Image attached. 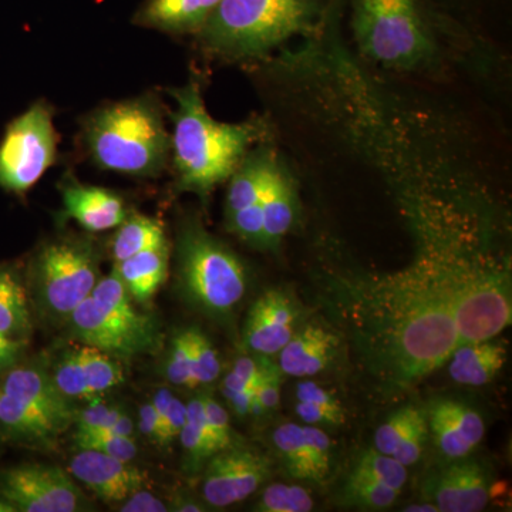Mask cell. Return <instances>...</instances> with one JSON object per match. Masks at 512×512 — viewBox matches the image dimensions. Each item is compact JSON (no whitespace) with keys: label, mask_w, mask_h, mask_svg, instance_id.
<instances>
[{"label":"cell","mask_w":512,"mask_h":512,"mask_svg":"<svg viewBox=\"0 0 512 512\" xmlns=\"http://www.w3.org/2000/svg\"><path fill=\"white\" fill-rule=\"evenodd\" d=\"M171 94L178 106L171 136L178 187L204 197L229 180L264 127L256 120L229 124L212 119L195 82Z\"/></svg>","instance_id":"cell-1"},{"label":"cell","mask_w":512,"mask_h":512,"mask_svg":"<svg viewBox=\"0 0 512 512\" xmlns=\"http://www.w3.org/2000/svg\"><path fill=\"white\" fill-rule=\"evenodd\" d=\"M336 0H222L197 33L201 46L227 59L265 55L325 22Z\"/></svg>","instance_id":"cell-2"},{"label":"cell","mask_w":512,"mask_h":512,"mask_svg":"<svg viewBox=\"0 0 512 512\" xmlns=\"http://www.w3.org/2000/svg\"><path fill=\"white\" fill-rule=\"evenodd\" d=\"M83 134L94 164L113 173L156 177L170 158L163 110L151 96L100 107L84 120Z\"/></svg>","instance_id":"cell-3"},{"label":"cell","mask_w":512,"mask_h":512,"mask_svg":"<svg viewBox=\"0 0 512 512\" xmlns=\"http://www.w3.org/2000/svg\"><path fill=\"white\" fill-rule=\"evenodd\" d=\"M350 12L360 50L383 66L414 69L433 53L426 0H350Z\"/></svg>","instance_id":"cell-4"},{"label":"cell","mask_w":512,"mask_h":512,"mask_svg":"<svg viewBox=\"0 0 512 512\" xmlns=\"http://www.w3.org/2000/svg\"><path fill=\"white\" fill-rule=\"evenodd\" d=\"M178 279L188 301L212 318H227L247 293L237 255L198 221H187L177 245Z\"/></svg>","instance_id":"cell-5"},{"label":"cell","mask_w":512,"mask_h":512,"mask_svg":"<svg viewBox=\"0 0 512 512\" xmlns=\"http://www.w3.org/2000/svg\"><path fill=\"white\" fill-rule=\"evenodd\" d=\"M33 271L40 302L53 315L66 319L92 296L100 281L96 249L83 239H57L43 245Z\"/></svg>","instance_id":"cell-6"},{"label":"cell","mask_w":512,"mask_h":512,"mask_svg":"<svg viewBox=\"0 0 512 512\" xmlns=\"http://www.w3.org/2000/svg\"><path fill=\"white\" fill-rule=\"evenodd\" d=\"M52 109L33 104L6 127L0 141V188L23 195L52 167L57 154Z\"/></svg>","instance_id":"cell-7"},{"label":"cell","mask_w":512,"mask_h":512,"mask_svg":"<svg viewBox=\"0 0 512 512\" xmlns=\"http://www.w3.org/2000/svg\"><path fill=\"white\" fill-rule=\"evenodd\" d=\"M74 338L116 357H131L153 352L158 345V326L151 316L128 319L119 313L100 308L92 296L80 303L69 316Z\"/></svg>","instance_id":"cell-8"},{"label":"cell","mask_w":512,"mask_h":512,"mask_svg":"<svg viewBox=\"0 0 512 512\" xmlns=\"http://www.w3.org/2000/svg\"><path fill=\"white\" fill-rule=\"evenodd\" d=\"M0 497L19 512L89 510V500L63 468L20 464L0 473Z\"/></svg>","instance_id":"cell-9"},{"label":"cell","mask_w":512,"mask_h":512,"mask_svg":"<svg viewBox=\"0 0 512 512\" xmlns=\"http://www.w3.org/2000/svg\"><path fill=\"white\" fill-rule=\"evenodd\" d=\"M271 474V461L264 454L252 448L229 447L208 460L202 495L212 507H229L251 497Z\"/></svg>","instance_id":"cell-10"},{"label":"cell","mask_w":512,"mask_h":512,"mask_svg":"<svg viewBox=\"0 0 512 512\" xmlns=\"http://www.w3.org/2000/svg\"><path fill=\"white\" fill-rule=\"evenodd\" d=\"M295 305L285 292H265L249 309L244 328V345L258 356L278 355L295 335Z\"/></svg>","instance_id":"cell-11"},{"label":"cell","mask_w":512,"mask_h":512,"mask_svg":"<svg viewBox=\"0 0 512 512\" xmlns=\"http://www.w3.org/2000/svg\"><path fill=\"white\" fill-rule=\"evenodd\" d=\"M69 468L77 481L109 504L121 503L148 483L137 467L99 451H80L70 460Z\"/></svg>","instance_id":"cell-12"},{"label":"cell","mask_w":512,"mask_h":512,"mask_svg":"<svg viewBox=\"0 0 512 512\" xmlns=\"http://www.w3.org/2000/svg\"><path fill=\"white\" fill-rule=\"evenodd\" d=\"M427 423L434 444L450 460L467 457L484 439L485 424L480 414L454 400L434 404Z\"/></svg>","instance_id":"cell-13"},{"label":"cell","mask_w":512,"mask_h":512,"mask_svg":"<svg viewBox=\"0 0 512 512\" xmlns=\"http://www.w3.org/2000/svg\"><path fill=\"white\" fill-rule=\"evenodd\" d=\"M0 392L16 397L35 407L55 421L63 433L74 423L77 410L69 397L60 392L59 387L43 370L32 366H15L6 372Z\"/></svg>","instance_id":"cell-14"},{"label":"cell","mask_w":512,"mask_h":512,"mask_svg":"<svg viewBox=\"0 0 512 512\" xmlns=\"http://www.w3.org/2000/svg\"><path fill=\"white\" fill-rule=\"evenodd\" d=\"M430 498L440 512L483 511L490 501L487 473L473 461L451 464L431 484Z\"/></svg>","instance_id":"cell-15"},{"label":"cell","mask_w":512,"mask_h":512,"mask_svg":"<svg viewBox=\"0 0 512 512\" xmlns=\"http://www.w3.org/2000/svg\"><path fill=\"white\" fill-rule=\"evenodd\" d=\"M62 198L67 217L90 232L117 228L127 217L123 198L106 188L70 180L63 184Z\"/></svg>","instance_id":"cell-16"},{"label":"cell","mask_w":512,"mask_h":512,"mask_svg":"<svg viewBox=\"0 0 512 512\" xmlns=\"http://www.w3.org/2000/svg\"><path fill=\"white\" fill-rule=\"evenodd\" d=\"M222 0H144L134 25L170 35H197Z\"/></svg>","instance_id":"cell-17"},{"label":"cell","mask_w":512,"mask_h":512,"mask_svg":"<svg viewBox=\"0 0 512 512\" xmlns=\"http://www.w3.org/2000/svg\"><path fill=\"white\" fill-rule=\"evenodd\" d=\"M338 348V336L320 326H306L279 352L278 366L286 376H316L335 360Z\"/></svg>","instance_id":"cell-18"},{"label":"cell","mask_w":512,"mask_h":512,"mask_svg":"<svg viewBox=\"0 0 512 512\" xmlns=\"http://www.w3.org/2000/svg\"><path fill=\"white\" fill-rule=\"evenodd\" d=\"M266 248L275 247L288 234L296 214V192L291 175L272 156L261 195Z\"/></svg>","instance_id":"cell-19"},{"label":"cell","mask_w":512,"mask_h":512,"mask_svg":"<svg viewBox=\"0 0 512 512\" xmlns=\"http://www.w3.org/2000/svg\"><path fill=\"white\" fill-rule=\"evenodd\" d=\"M450 359L451 379L463 386L478 387L490 383L503 370L507 350L503 343L488 339L458 346Z\"/></svg>","instance_id":"cell-20"},{"label":"cell","mask_w":512,"mask_h":512,"mask_svg":"<svg viewBox=\"0 0 512 512\" xmlns=\"http://www.w3.org/2000/svg\"><path fill=\"white\" fill-rule=\"evenodd\" d=\"M0 430L10 440L50 446L62 429L30 404L0 392Z\"/></svg>","instance_id":"cell-21"},{"label":"cell","mask_w":512,"mask_h":512,"mask_svg":"<svg viewBox=\"0 0 512 512\" xmlns=\"http://www.w3.org/2000/svg\"><path fill=\"white\" fill-rule=\"evenodd\" d=\"M168 244L160 248L148 249L116 262L114 269L120 276L131 298L137 302H147L164 284L168 275Z\"/></svg>","instance_id":"cell-22"},{"label":"cell","mask_w":512,"mask_h":512,"mask_svg":"<svg viewBox=\"0 0 512 512\" xmlns=\"http://www.w3.org/2000/svg\"><path fill=\"white\" fill-rule=\"evenodd\" d=\"M32 330L28 293L18 272L0 265V332L12 338L26 339Z\"/></svg>","instance_id":"cell-23"},{"label":"cell","mask_w":512,"mask_h":512,"mask_svg":"<svg viewBox=\"0 0 512 512\" xmlns=\"http://www.w3.org/2000/svg\"><path fill=\"white\" fill-rule=\"evenodd\" d=\"M111 242L114 261L121 262L130 256L167 245L163 222L143 214H131L117 227Z\"/></svg>","instance_id":"cell-24"},{"label":"cell","mask_w":512,"mask_h":512,"mask_svg":"<svg viewBox=\"0 0 512 512\" xmlns=\"http://www.w3.org/2000/svg\"><path fill=\"white\" fill-rule=\"evenodd\" d=\"M272 441L293 478L322 483L303 437L302 426L295 423L282 424L274 431Z\"/></svg>","instance_id":"cell-25"},{"label":"cell","mask_w":512,"mask_h":512,"mask_svg":"<svg viewBox=\"0 0 512 512\" xmlns=\"http://www.w3.org/2000/svg\"><path fill=\"white\" fill-rule=\"evenodd\" d=\"M178 439L183 444L188 463L192 468H200L205 461L210 460V457L217 453L212 443L207 419H205L202 397H195L187 404V421Z\"/></svg>","instance_id":"cell-26"},{"label":"cell","mask_w":512,"mask_h":512,"mask_svg":"<svg viewBox=\"0 0 512 512\" xmlns=\"http://www.w3.org/2000/svg\"><path fill=\"white\" fill-rule=\"evenodd\" d=\"M76 352L80 363H82L84 377H86L92 399L123 383V367L116 357L87 345L77 346Z\"/></svg>","instance_id":"cell-27"},{"label":"cell","mask_w":512,"mask_h":512,"mask_svg":"<svg viewBox=\"0 0 512 512\" xmlns=\"http://www.w3.org/2000/svg\"><path fill=\"white\" fill-rule=\"evenodd\" d=\"M402 490L389 487L372 480V478L355 476L350 474L345 491H343V500L345 504L352 507L367 508V510H386L396 503Z\"/></svg>","instance_id":"cell-28"},{"label":"cell","mask_w":512,"mask_h":512,"mask_svg":"<svg viewBox=\"0 0 512 512\" xmlns=\"http://www.w3.org/2000/svg\"><path fill=\"white\" fill-rule=\"evenodd\" d=\"M350 474L372 478V480L397 488V490H402L407 481V467L403 466L396 458L377 450L363 453Z\"/></svg>","instance_id":"cell-29"},{"label":"cell","mask_w":512,"mask_h":512,"mask_svg":"<svg viewBox=\"0 0 512 512\" xmlns=\"http://www.w3.org/2000/svg\"><path fill=\"white\" fill-rule=\"evenodd\" d=\"M312 495L299 485L272 484L262 491L255 510L261 512H309L313 510Z\"/></svg>","instance_id":"cell-30"},{"label":"cell","mask_w":512,"mask_h":512,"mask_svg":"<svg viewBox=\"0 0 512 512\" xmlns=\"http://www.w3.org/2000/svg\"><path fill=\"white\" fill-rule=\"evenodd\" d=\"M424 416L423 410L414 406L403 407L389 417L375 434L376 450L380 453L393 456L396 448L402 443L414 424Z\"/></svg>","instance_id":"cell-31"},{"label":"cell","mask_w":512,"mask_h":512,"mask_svg":"<svg viewBox=\"0 0 512 512\" xmlns=\"http://www.w3.org/2000/svg\"><path fill=\"white\" fill-rule=\"evenodd\" d=\"M52 379L60 392L66 394L69 399L92 400L76 348L67 349L63 353L57 362Z\"/></svg>","instance_id":"cell-32"},{"label":"cell","mask_w":512,"mask_h":512,"mask_svg":"<svg viewBox=\"0 0 512 512\" xmlns=\"http://www.w3.org/2000/svg\"><path fill=\"white\" fill-rule=\"evenodd\" d=\"M188 332H190L195 386L214 383L221 373L220 356L217 350L200 329L191 328Z\"/></svg>","instance_id":"cell-33"},{"label":"cell","mask_w":512,"mask_h":512,"mask_svg":"<svg viewBox=\"0 0 512 512\" xmlns=\"http://www.w3.org/2000/svg\"><path fill=\"white\" fill-rule=\"evenodd\" d=\"M165 375H167L168 382L174 384V386L191 387V389L197 387L194 380L191 340L188 329L174 336L167 356Z\"/></svg>","instance_id":"cell-34"},{"label":"cell","mask_w":512,"mask_h":512,"mask_svg":"<svg viewBox=\"0 0 512 512\" xmlns=\"http://www.w3.org/2000/svg\"><path fill=\"white\" fill-rule=\"evenodd\" d=\"M74 439L80 450L99 451L127 463L137 456L136 441L130 437L114 436V434H76Z\"/></svg>","instance_id":"cell-35"},{"label":"cell","mask_w":512,"mask_h":512,"mask_svg":"<svg viewBox=\"0 0 512 512\" xmlns=\"http://www.w3.org/2000/svg\"><path fill=\"white\" fill-rule=\"evenodd\" d=\"M262 375L255 387V402L251 413L271 412L281 402L282 370L268 359L261 356Z\"/></svg>","instance_id":"cell-36"},{"label":"cell","mask_w":512,"mask_h":512,"mask_svg":"<svg viewBox=\"0 0 512 512\" xmlns=\"http://www.w3.org/2000/svg\"><path fill=\"white\" fill-rule=\"evenodd\" d=\"M228 227L254 247H265L264 217H262L261 201L251 207L244 208L227 215Z\"/></svg>","instance_id":"cell-37"},{"label":"cell","mask_w":512,"mask_h":512,"mask_svg":"<svg viewBox=\"0 0 512 512\" xmlns=\"http://www.w3.org/2000/svg\"><path fill=\"white\" fill-rule=\"evenodd\" d=\"M202 402H204L205 419H207L215 451L218 453V451L234 447V436H232L227 410L212 397L202 396Z\"/></svg>","instance_id":"cell-38"},{"label":"cell","mask_w":512,"mask_h":512,"mask_svg":"<svg viewBox=\"0 0 512 512\" xmlns=\"http://www.w3.org/2000/svg\"><path fill=\"white\" fill-rule=\"evenodd\" d=\"M429 434V423H427V416L424 414L423 417L417 420V423L407 433V436L404 437V440L396 448L392 457L400 461L403 466H413V464L420 460Z\"/></svg>","instance_id":"cell-39"},{"label":"cell","mask_w":512,"mask_h":512,"mask_svg":"<svg viewBox=\"0 0 512 512\" xmlns=\"http://www.w3.org/2000/svg\"><path fill=\"white\" fill-rule=\"evenodd\" d=\"M296 414L309 426H342L346 421L345 410H330L308 402H298Z\"/></svg>","instance_id":"cell-40"},{"label":"cell","mask_w":512,"mask_h":512,"mask_svg":"<svg viewBox=\"0 0 512 512\" xmlns=\"http://www.w3.org/2000/svg\"><path fill=\"white\" fill-rule=\"evenodd\" d=\"M187 421V404L180 399L171 400L170 409L165 414L163 430H161V448L170 447L180 437Z\"/></svg>","instance_id":"cell-41"},{"label":"cell","mask_w":512,"mask_h":512,"mask_svg":"<svg viewBox=\"0 0 512 512\" xmlns=\"http://www.w3.org/2000/svg\"><path fill=\"white\" fill-rule=\"evenodd\" d=\"M90 404L82 412H77L76 420V434L92 433L100 426L104 416L109 412L110 404L106 400L101 399L100 396L94 397L89 400Z\"/></svg>","instance_id":"cell-42"},{"label":"cell","mask_w":512,"mask_h":512,"mask_svg":"<svg viewBox=\"0 0 512 512\" xmlns=\"http://www.w3.org/2000/svg\"><path fill=\"white\" fill-rule=\"evenodd\" d=\"M296 397L298 402H308L330 410H345L332 393L313 382L299 383L296 387Z\"/></svg>","instance_id":"cell-43"},{"label":"cell","mask_w":512,"mask_h":512,"mask_svg":"<svg viewBox=\"0 0 512 512\" xmlns=\"http://www.w3.org/2000/svg\"><path fill=\"white\" fill-rule=\"evenodd\" d=\"M121 512H167L170 511L164 501L158 500L156 495L148 491L138 490L126 500L121 501Z\"/></svg>","instance_id":"cell-44"},{"label":"cell","mask_w":512,"mask_h":512,"mask_svg":"<svg viewBox=\"0 0 512 512\" xmlns=\"http://www.w3.org/2000/svg\"><path fill=\"white\" fill-rule=\"evenodd\" d=\"M26 346H28L26 339L12 338L0 332V373L9 372L10 369L19 365Z\"/></svg>","instance_id":"cell-45"},{"label":"cell","mask_w":512,"mask_h":512,"mask_svg":"<svg viewBox=\"0 0 512 512\" xmlns=\"http://www.w3.org/2000/svg\"><path fill=\"white\" fill-rule=\"evenodd\" d=\"M138 429L151 443L161 446V423L153 403H146L141 407Z\"/></svg>","instance_id":"cell-46"},{"label":"cell","mask_w":512,"mask_h":512,"mask_svg":"<svg viewBox=\"0 0 512 512\" xmlns=\"http://www.w3.org/2000/svg\"><path fill=\"white\" fill-rule=\"evenodd\" d=\"M232 372L241 377L245 383H248L255 390L262 375L261 360H255L249 356L239 357L237 362H235Z\"/></svg>","instance_id":"cell-47"},{"label":"cell","mask_w":512,"mask_h":512,"mask_svg":"<svg viewBox=\"0 0 512 512\" xmlns=\"http://www.w3.org/2000/svg\"><path fill=\"white\" fill-rule=\"evenodd\" d=\"M224 394L229 404H231L232 409H234V412L237 413L239 417H245L251 414L252 406H254L255 402V390H247V392L239 393L224 392Z\"/></svg>","instance_id":"cell-48"},{"label":"cell","mask_w":512,"mask_h":512,"mask_svg":"<svg viewBox=\"0 0 512 512\" xmlns=\"http://www.w3.org/2000/svg\"><path fill=\"white\" fill-rule=\"evenodd\" d=\"M173 397V393L163 387V389L158 390L156 396H154L153 402H151L153 403L154 409H156L158 419H160L161 430H163L165 414H167L168 409H170V404L171 400H173Z\"/></svg>","instance_id":"cell-49"},{"label":"cell","mask_w":512,"mask_h":512,"mask_svg":"<svg viewBox=\"0 0 512 512\" xmlns=\"http://www.w3.org/2000/svg\"><path fill=\"white\" fill-rule=\"evenodd\" d=\"M247 390H254L248 383H245L238 375L234 372H229L224 379V392L239 393L247 392Z\"/></svg>","instance_id":"cell-50"},{"label":"cell","mask_w":512,"mask_h":512,"mask_svg":"<svg viewBox=\"0 0 512 512\" xmlns=\"http://www.w3.org/2000/svg\"><path fill=\"white\" fill-rule=\"evenodd\" d=\"M170 511L178 512H200L205 511L200 504L194 503V501L187 500V498H180V500L174 501L173 504L168 505Z\"/></svg>","instance_id":"cell-51"},{"label":"cell","mask_w":512,"mask_h":512,"mask_svg":"<svg viewBox=\"0 0 512 512\" xmlns=\"http://www.w3.org/2000/svg\"><path fill=\"white\" fill-rule=\"evenodd\" d=\"M406 512H440L439 507L434 503L412 504L404 508Z\"/></svg>","instance_id":"cell-52"},{"label":"cell","mask_w":512,"mask_h":512,"mask_svg":"<svg viewBox=\"0 0 512 512\" xmlns=\"http://www.w3.org/2000/svg\"><path fill=\"white\" fill-rule=\"evenodd\" d=\"M15 511L13 510L12 505L8 503V501L5 500V498L0 497V512H10Z\"/></svg>","instance_id":"cell-53"}]
</instances>
